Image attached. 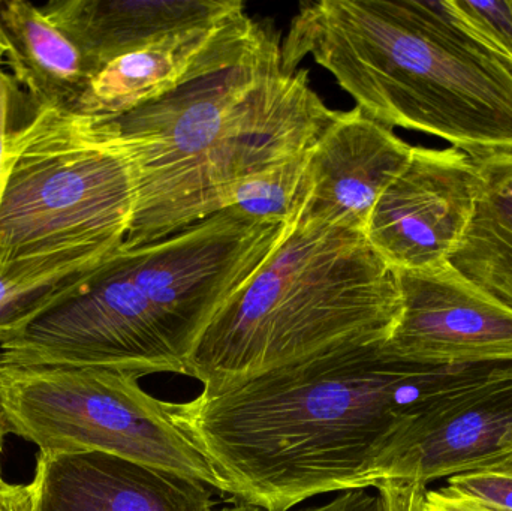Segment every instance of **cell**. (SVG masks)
Here are the masks:
<instances>
[{
  "label": "cell",
  "mask_w": 512,
  "mask_h": 511,
  "mask_svg": "<svg viewBox=\"0 0 512 511\" xmlns=\"http://www.w3.org/2000/svg\"><path fill=\"white\" fill-rule=\"evenodd\" d=\"M469 366L432 368L387 341L327 351L173 404L224 485L264 511L375 489L420 408Z\"/></svg>",
  "instance_id": "6da1fadb"
},
{
  "label": "cell",
  "mask_w": 512,
  "mask_h": 511,
  "mask_svg": "<svg viewBox=\"0 0 512 511\" xmlns=\"http://www.w3.org/2000/svg\"><path fill=\"white\" fill-rule=\"evenodd\" d=\"M292 228L230 207L167 239L122 246L77 290L5 339L0 366L188 377L216 315Z\"/></svg>",
  "instance_id": "7a4b0ae2"
},
{
  "label": "cell",
  "mask_w": 512,
  "mask_h": 511,
  "mask_svg": "<svg viewBox=\"0 0 512 511\" xmlns=\"http://www.w3.org/2000/svg\"><path fill=\"white\" fill-rule=\"evenodd\" d=\"M334 116L306 71L283 68L268 33L234 65L110 120L135 182L123 246L167 239L230 209L240 186L312 149Z\"/></svg>",
  "instance_id": "3957f363"
},
{
  "label": "cell",
  "mask_w": 512,
  "mask_h": 511,
  "mask_svg": "<svg viewBox=\"0 0 512 511\" xmlns=\"http://www.w3.org/2000/svg\"><path fill=\"white\" fill-rule=\"evenodd\" d=\"M312 57L366 116L435 135L474 159L512 153V66L436 0L304 3L280 45Z\"/></svg>",
  "instance_id": "277c9868"
},
{
  "label": "cell",
  "mask_w": 512,
  "mask_h": 511,
  "mask_svg": "<svg viewBox=\"0 0 512 511\" xmlns=\"http://www.w3.org/2000/svg\"><path fill=\"white\" fill-rule=\"evenodd\" d=\"M402 308L397 273L364 233L295 224L216 315L188 377L219 389L327 351L385 342Z\"/></svg>",
  "instance_id": "5b68a950"
},
{
  "label": "cell",
  "mask_w": 512,
  "mask_h": 511,
  "mask_svg": "<svg viewBox=\"0 0 512 511\" xmlns=\"http://www.w3.org/2000/svg\"><path fill=\"white\" fill-rule=\"evenodd\" d=\"M134 209V173L110 120L35 108L9 137L0 272L101 266L125 245Z\"/></svg>",
  "instance_id": "8992f818"
},
{
  "label": "cell",
  "mask_w": 512,
  "mask_h": 511,
  "mask_svg": "<svg viewBox=\"0 0 512 511\" xmlns=\"http://www.w3.org/2000/svg\"><path fill=\"white\" fill-rule=\"evenodd\" d=\"M6 434L44 455L98 452L197 480L224 492L219 477L180 428L171 402L140 378L101 368L0 366Z\"/></svg>",
  "instance_id": "52a82bcc"
},
{
  "label": "cell",
  "mask_w": 512,
  "mask_h": 511,
  "mask_svg": "<svg viewBox=\"0 0 512 511\" xmlns=\"http://www.w3.org/2000/svg\"><path fill=\"white\" fill-rule=\"evenodd\" d=\"M481 188L478 162L462 150L414 147L373 207L364 236L394 272L441 266L462 242Z\"/></svg>",
  "instance_id": "ba28073f"
},
{
  "label": "cell",
  "mask_w": 512,
  "mask_h": 511,
  "mask_svg": "<svg viewBox=\"0 0 512 511\" xmlns=\"http://www.w3.org/2000/svg\"><path fill=\"white\" fill-rule=\"evenodd\" d=\"M512 455V362L474 365L418 411L385 480L427 486Z\"/></svg>",
  "instance_id": "9c48e42d"
},
{
  "label": "cell",
  "mask_w": 512,
  "mask_h": 511,
  "mask_svg": "<svg viewBox=\"0 0 512 511\" xmlns=\"http://www.w3.org/2000/svg\"><path fill=\"white\" fill-rule=\"evenodd\" d=\"M403 308L387 345L432 368L512 362V311L463 279L450 263L396 272Z\"/></svg>",
  "instance_id": "30bf717a"
},
{
  "label": "cell",
  "mask_w": 512,
  "mask_h": 511,
  "mask_svg": "<svg viewBox=\"0 0 512 511\" xmlns=\"http://www.w3.org/2000/svg\"><path fill=\"white\" fill-rule=\"evenodd\" d=\"M414 146L360 108L336 111L307 156L297 225L364 233L373 207Z\"/></svg>",
  "instance_id": "8fae6325"
},
{
  "label": "cell",
  "mask_w": 512,
  "mask_h": 511,
  "mask_svg": "<svg viewBox=\"0 0 512 511\" xmlns=\"http://www.w3.org/2000/svg\"><path fill=\"white\" fill-rule=\"evenodd\" d=\"M267 35L246 11L171 33L102 66L90 78L74 111L99 120L125 116L201 75L234 65Z\"/></svg>",
  "instance_id": "7c38bea8"
},
{
  "label": "cell",
  "mask_w": 512,
  "mask_h": 511,
  "mask_svg": "<svg viewBox=\"0 0 512 511\" xmlns=\"http://www.w3.org/2000/svg\"><path fill=\"white\" fill-rule=\"evenodd\" d=\"M33 511H216L215 489L105 453L36 459Z\"/></svg>",
  "instance_id": "4fadbf2b"
},
{
  "label": "cell",
  "mask_w": 512,
  "mask_h": 511,
  "mask_svg": "<svg viewBox=\"0 0 512 511\" xmlns=\"http://www.w3.org/2000/svg\"><path fill=\"white\" fill-rule=\"evenodd\" d=\"M42 9L98 72L123 54L233 17L245 5L237 0H54Z\"/></svg>",
  "instance_id": "5bb4252c"
},
{
  "label": "cell",
  "mask_w": 512,
  "mask_h": 511,
  "mask_svg": "<svg viewBox=\"0 0 512 511\" xmlns=\"http://www.w3.org/2000/svg\"><path fill=\"white\" fill-rule=\"evenodd\" d=\"M6 60L35 108L74 110L96 69L45 14L24 0L0 2Z\"/></svg>",
  "instance_id": "9a60e30c"
},
{
  "label": "cell",
  "mask_w": 512,
  "mask_h": 511,
  "mask_svg": "<svg viewBox=\"0 0 512 511\" xmlns=\"http://www.w3.org/2000/svg\"><path fill=\"white\" fill-rule=\"evenodd\" d=\"M475 161L483 188L471 224L448 263L512 311V153Z\"/></svg>",
  "instance_id": "2e32d148"
},
{
  "label": "cell",
  "mask_w": 512,
  "mask_h": 511,
  "mask_svg": "<svg viewBox=\"0 0 512 511\" xmlns=\"http://www.w3.org/2000/svg\"><path fill=\"white\" fill-rule=\"evenodd\" d=\"M95 269L60 263H26L0 272V342L77 290Z\"/></svg>",
  "instance_id": "e0dca14e"
},
{
  "label": "cell",
  "mask_w": 512,
  "mask_h": 511,
  "mask_svg": "<svg viewBox=\"0 0 512 511\" xmlns=\"http://www.w3.org/2000/svg\"><path fill=\"white\" fill-rule=\"evenodd\" d=\"M310 150L256 174L234 195V209L256 221L295 225Z\"/></svg>",
  "instance_id": "ac0fdd59"
},
{
  "label": "cell",
  "mask_w": 512,
  "mask_h": 511,
  "mask_svg": "<svg viewBox=\"0 0 512 511\" xmlns=\"http://www.w3.org/2000/svg\"><path fill=\"white\" fill-rule=\"evenodd\" d=\"M451 17L512 66V0H450Z\"/></svg>",
  "instance_id": "d6986e66"
},
{
  "label": "cell",
  "mask_w": 512,
  "mask_h": 511,
  "mask_svg": "<svg viewBox=\"0 0 512 511\" xmlns=\"http://www.w3.org/2000/svg\"><path fill=\"white\" fill-rule=\"evenodd\" d=\"M445 488L490 511H512V455L498 464L450 477Z\"/></svg>",
  "instance_id": "ffe728a7"
},
{
  "label": "cell",
  "mask_w": 512,
  "mask_h": 511,
  "mask_svg": "<svg viewBox=\"0 0 512 511\" xmlns=\"http://www.w3.org/2000/svg\"><path fill=\"white\" fill-rule=\"evenodd\" d=\"M382 511H423L427 486L415 480H382L376 485Z\"/></svg>",
  "instance_id": "44dd1931"
},
{
  "label": "cell",
  "mask_w": 512,
  "mask_h": 511,
  "mask_svg": "<svg viewBox=\"0 0 512 511\" xmlns=\"http://www.w3.org/2000/svg\"><path fill=\"white\" fill-rule=\"evenodd\" d=\"M15 93H17V87H15L14 81L3 69H0V206H2L6 176H8L9 137L15 128L14 122H12Z\"/></svg>",
  "instance_id": "7402d4cb"
},
{
  "label": "cell",
  "mask_w": 512,
  "mask_h": 511,
  "mask_svg": "<svg viewBox=\"0 0 512 511\" xmlns=\"http://www.w3.org/2000/svg\"><path fill=\"white\" fill-rule=\"evenodd\" d=\"M291 511H382L381 498L376 489H357L336 494L327 503Z\"/></svg>",
  "instance_id": "603a6c76"
},
{
  "label": "cell",
  "mask_w": 512,
  "mask_h": 511,
  "mask_svg": "<svg viewBox=\"0 0 512 511\" xmlns=\"http://www.w3.org/2000/svg\"><path fill=\"white\" fill-rule=\"evenodd\" d=\"M423 511H490L468 498L460 497L447 488L427 489Z\"/></svg>",
  "instance_id": "cb8c5ba5"
},
{
  "label": "cell",
  "mask_w": 512,
  "mask_h": 511,
  "mask_svg": "<svg viewBox=\"0 0 512 511\" xmlns=\"http://www.w3.org/2000/svg\"><path fill=\"white\" fill-rule=\"evenodd\" d=\"M0 511H33L30 485H9L0 488Z\"/></svg>",
  "instance_id": "d4e9b609"
},
{
  "label": "cell",
  "mask_w": 512,
  "mask_h": 511,
  "mask_svg": "<svg viewBox=\"0 0 512 511\" xmlns=\"http://www.w3.org/2000/svg\"><path fill=\"white\" fill-rule=\"evenodd\" d=\"M216 511H264L258 509V507L251 506V504L242 503V501L234 500L233 503L228 506L218 507Z\"/></svg>",
  "instance_id": "484cf974"
},
{
  "label": "cell",
  "mask_w": 512,
  "mask_h": 511,
  "mask_svg": "<svg viewBox=\"0 0 512 511\" xmlns=\"http://www.w3.org/2000/svg\"><path fill=\"white\" fill-rule=\"evenodd\" d=\"M6 435L5 420H3L2 407H0V488L6 485L2 476V453H3V437Z\"/></svg>",
  "instance_id": "4316f807"
},
{
  "label": "cell",
  "mask_w": 512,
  "mask_h": 511,
  "mask_svg": "<svg viewBox=\"0 0 512 511\" xmlns=\"http://www.w3.org/2000/svg\"><path fill=\"white\" fill-rule=\"evenodd\" d=\"M6 60V41L3 36L2 26H0V69H2L3 63Z\"/></svg>",
  "instance_id": "83f0119b"
}]
</instances>
